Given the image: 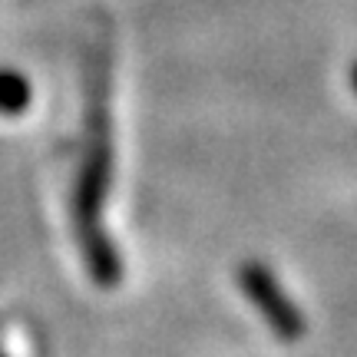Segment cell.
I'll return each instance as SVG.
<instances>
[{
  "mask_svg": "<svg viewBox=\"0 0 357 357\" xmlns=\"http://www.w3.org/2000/svg\"><path fill=\"white\" fill-rule=\"evenodd\" d=\"M245 281H248V294L255 298L258 305H261V311H265V318L278 328L281 334H298L301 331V321H298V311H294L284 298L278 294V288L271 284V278L268 275H258V271H248L245 275Z\"/></svg>",
  "mask_w": 357,
  "mask_h": 357,
  "instance_id": "cell-1",
  "label": "cell"
},
{
  "mask_svg": "<svg viewBox=\"0 0 357 357\" xmlns=\"http://www.w3.org/2000/svg\"><path fill=\"white\" fill-rule=\"evenodd\" d=\"M26 96H30V89H26V83L20 77H10V73L0 77V109L13 113V109L24 106Z\"/></svg>",
  "mask_w": 357,
  "mask_h": 357,
  "instance_id": "cell-2",
  "label": "cell"
}]
</instances>
